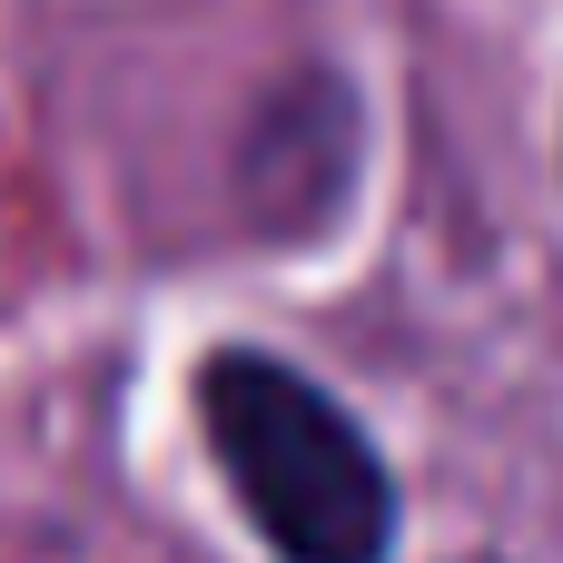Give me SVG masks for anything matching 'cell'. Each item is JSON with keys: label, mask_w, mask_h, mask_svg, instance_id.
Returning <instances> with one entry per match:
<instances>
[{"label": "cell", "mask_w": 563, "mask_h": 563, "mask_svg": "<svg viewBox=\"0 0 563 563\" xmlns=\"http://www.w3.org/2000/svg\"><path fill=\"white\" fill-rule=\"evenodd\" d=\"M198 416H208V445L247 525L287 563H386L396 485L336 396H317L277 356H218L198 376Z\"/></svg>", "instance_id": "6da1fadb"}]
</instances>
